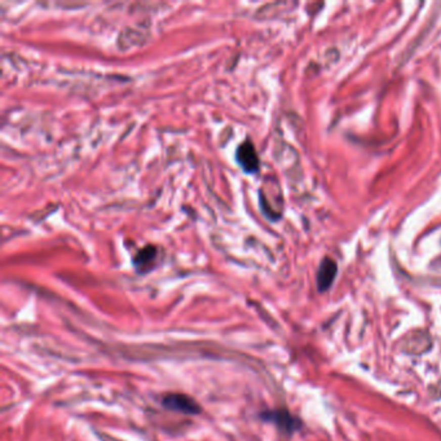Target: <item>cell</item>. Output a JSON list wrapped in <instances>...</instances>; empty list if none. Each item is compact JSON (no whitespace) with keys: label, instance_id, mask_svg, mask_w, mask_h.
<instances>
[{"label":"cell","instance_id":"obj_1","mask_svg":"<svg viewBox=\"0 0 441 441\" xmlns=\"http://www.w3.org/2000/svg\"><path fill=\"white\" fill-rule=\"evenodd\" d=\"M162 405L167 410L183 413L188 415H196L202 412V408L196 400L184 393H168L162 399Z\"/></svg>","mask_w":441,"mask_h":441},{"label":"cell","instance_id":"obj_2","mask_svg":"<svg viewBox=\"0 0 441 441\" xmlns=\"http://www.w3.org/2000/svg\"><path fill=\"white\" fill-rule=\"evenodd\" d=\"M236 158L240 167L246 173H256L259 171L260 159L257 157L254 144L250 140L243 141L238 146V149L236 152Z\"/></svg>","mask_w":441,"mask_h":441},{"label":"cell","instance_id":"obj_3","mask_svg":"<svg viewBox=\"0 0 441 441\" xmlns=\"http://www.w3.org/2000/svg\"><path fill=\"white\" fill-rule=\"evenodd\" d=\"M158 259V248L153 245H148L136 254L134 257V267L136 272L140 275L149 273L155 268Z\"/></svg>","mask_w":441,"mask_h":441},{"label":"cell","instance_id":"obj_4","mask_svg":"<svg viewBox=\"0 0 441 441\" xmlns=\"http://www.w3.org/2000/svg\"><path fill=\"white\" fill-rule=\"evenodd\" d=\"M261 417L266 419V421L273 422L276 423V426L280 429L285 431V432H292V431H296L300 426V422L296 419V418L291 417L287 412L285 410H275V412H267L261 414Z\"/></svg>","mask_w":441,"mask_h":441},{"label":"cell","instance_id":"obj_5","mask_svg":"<svg viewBox=\"0 0 441 441\" xmlns=\"http://www.w3.org/2000/svg\"><path fill=\"white\" fill-rule=\"evenodd\" d=\"M336 271H338V268H336L334 260H331L330 257H325L322 260L320 264L319 272H317V287L320 291H326L330 289L334 280H335Z\"/></svg>","mask_w":441,"mask_h":441}]
</instances>
